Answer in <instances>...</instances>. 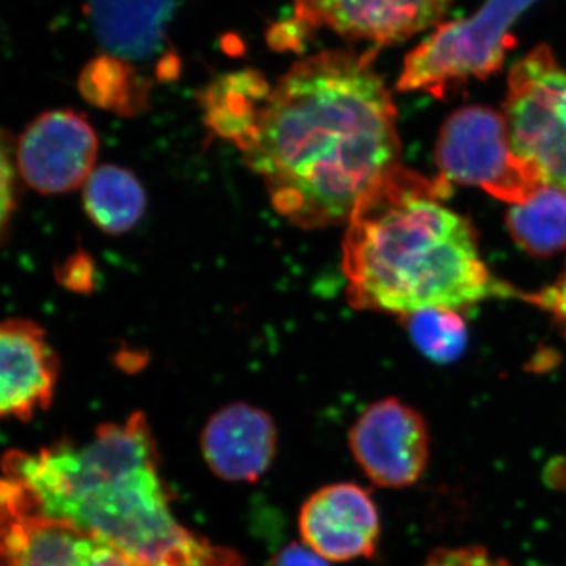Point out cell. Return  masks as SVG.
<instances>
[{
	"label": "cell",
	"mask_w": 566,
	"mask_h": 566,
	"mask_svg": "<svg viewBox=\"0 0 566 566\" xmlns=\"http://www.w3.org/2000/svg\"><path fill=\"white\" fill-rule=\"evenodd\" d=\"M270 566H329V564L311 547L292 543L283 547L281 553L271 560Z\"/></svg>",
	"instance_id": "cell-24"
},
{
	"label": "cell",
	"mask_w": 566,
	"mask_h": 566,
	"mask_svg": "<svg viewBox=\"0 0 566 566\" xmlns=\"http://www.w3.org/2000/svg\"><path fill=\"white\" fill-rule=\"evenodd\" d=\"M304 545L327 562L374 557L381 520L370 493L356 483H334L315 491L300 513Z\"/></svg>",
	"instance_id": "cell-11"
},
{
	"label": "cell",
	"mask_w": 566,
	"mask_h": 566,
	"mask_svg": "<svg viewBox=\"0 0 566 566\" xmlns=\"http://www.w3.org/2000/svg\"><path fill=\"white\" fill-rule=\"evenodd\" d=\"M403 319L417 349L433 363L450 364L463 354L468 327L453 308H424Z\"/></svg>",
	"instance_id": "cell-19"
},
{
	"label": "cell",
	"mask_w": 566,
	"mask_h": 566,
	"mask_svg": "<svg viewBox=\"0 0 566 566\" xmlns=\"http://www.w3.org/2000/svg\"><path fill=\"white\" fill-rule=\"evenodd\" d=\"M98 136L85 115L71 109L44 112L17 145L21 177L41 193L70 192L95 170Z\"/></svg>",
	"instance_id": "cell-9"
},
{
	"label": "cell",
	"mask_w": 566,
	"mask_h": 566,
	"mask_svg": "<svg viewBox=\"0 0 566 566\" xmlns=\"http://www.w3.org/2000/svg\"><path fill=\"white\" fill-rule=\"evenodd\" d=\"M436 161L447 181L475 186L512 205L531 199L547 185L513 148L504 114L485 106L461 107L447 118Z\"/></svg>",
	"instance_id": "cell-5"
},
{
	"label": "cell",
	"mask_w": 566,
	"mask_h": 566,
	"mask_svg": "<svg viewBox=\"0 0 566 566\" xmlns=\"http://www.w3.org/2000/svg\"><path fill=\"white\" fill-rule=\"evenodd\" d=\"M202 455L227 482H256L277 453V428L268 412L248 403L223 406L205 424Z\"/></svg>",
	"instance_id": "cell-13"
},
{
	"label": "cell",
	"mask_w": 566,
	"mask_h": 566,
	"mask_svg": "<svg viewBox=\"0 0 566 566\" xmlns=\"http://www.w3.org/2000/svg\"><path fill=\"white\" fill-rule=\"evenodd\" d=\"M57 279L73 292H91L95 282V266L91 256L84 252L74 253L59 268Z\"/></svg>",
	"instance_id": "cell-22"
},
{
	"label": "cell",
	"mask_w": 566,
	"mask_h": 566,
	"mask_svg": "<svg viewBox=\"0 0 566 566\" xmlns=\"http://www.w3.org/2000/svg\"><path fill=\"white\" fill-rule=\"evenodd\" d=\"M376 51L307 55L271 88L243 158L293 226L345 223L400 164L397 107L375 70Z\"/></svg>",
	"instance_id": "cell-1"
},
{
	"label": "cell",
	"mask_w": 566,
	"mask_h": 566,
	"mask_svg": "<svg viewBox=\"0 0 566 566\" xmlns=\"http://www.w3.org/2000/svg\"><path fill=\"white\" fill-rule=\"evenodd\" d=\"M506 226L513 240L536 256L566 249V189L545 185L531 199L512 205Z\"/></svg>",
	"instance_id": "cell-17"
},
{
	"label": "cell",
	"mask_w": 566,
	"mask_h": 566,
	"mask_svg": "<svg viewBox=\"0 0 566 566\" xmlns=\"http://www.w3.org/2000/svg\"><path fill=\"white\" fill-rule=\"evenodd\" d=\"M356 463L376 486L401 490L419 482L430 460L423 417L397 398L365 408L349 430Z\"/></svg>",
	"instance_id": "cell-7"
},
{
	"label": "cell",
	"mask_w": 566,
	"mask_h": 566,
	"mask_svg": "<svg viewBox=\"0 0 566 566\" xmlns=\"http://www.w3.org/2000/svg\"><path fill=\"white\" fill-rule=\"evenodd\" d=\"M504 117L517 155L547 185L566 189V66L547 44H538L510 70Z\"/></svg>",
	"instance_id": "cell-6"
},
{
	"label": "cell",
	"mask_w": 566,
	"mask_h": 566,
	"mask_svg": "<svg viewBox=\"0 0 566 566\" xmlns=\"http://www.w3.org/2000/svg\"><path fill=\"white\" fill-rule=\"evenodd\" d=\"M452 186L398 164L356 203L344 237L348 303L408 316L458 308L515 289L495 281L468 218L447 207Z\"/></svg>",
	"instance_id": "cell-3"
},
{
	"label": "cell",
	"mask_w": 566,
	"mask_h": 566,
	"mask_svg": "<svg viewBox=\"0 0 566 566\" xmlns=\"http://www.w3.org/2000/svg\"><path fill=\"white\" fill-rule=\"evenodd\" d=\"M174 0H88L93 32L107 54L145 61L163 50Z\"/></svg>",
	"instance_id": "cell-14"
},
{
	"label": "cell",
	"mask_w": 566,
	"mask_h": 566,
	"mask_svg": "<svg viewBox=\"0 0 566 566\" xmlns=\"http://www.w3.org/2000/svg\"><path fill=\"white\" fill-rule=\"evenodd\" d=\"M14 175L13 147L10 137L0 129V234L6 230L17 205Z\"/></svg>",
	"instance_id": "cell-20"
},
{
	"label": "cell",
	"mask_w": 566,
	"mask_h": 566,
	"mask_svg": "<svg viewBox=\"0 0 566 566\" xmlns=\"http://www.w3.org/2000/svg\"><path fill=\"white\" fill-rule=\"evenodd\" d=\"M455 0H293L294 21L376 50L438 28Z\"/></svg>",
	"instance_id": "cell-10"
},
{
	"label": "cell",
	"mask_w": 566,
	"mask_h": 566,
	"mask_svg": "<svg viewBox=\"0 0 566 566\" xmlns=\"http://www.w3.org/2000/svg\"><path fill=\"white\" fill-rule=\"evenodd\" d=\"M158 453L147 417L134 412L102 424L84 446L7 453L2 479L29 512L84 528L139 566H244L177 520Z\"/></svg>",
	"instance_id": "cell-2"
},
{
	"label": "cell",
	"mask_w": 566,
	"mask_h": 566,
	"mask_svg": "<svg viewBox=\"0 0 566 566\" xmlns=\"http://www.w3.org/2000/svg\"><path fill=\"white\" fill-rule=\"evenodd\" d=\"M271 85L255 70L223 74L202 93L203 122L219 139L232 142L241 153L251 144Z\"/></svg>",
	"instance_id": "cell-15"
},
{
	"label": "cell",
	"mask_w": 566,
	"mask_h": 566,
	"mask_svg": "<svg viewBox=\"0 0 566 566\" xmlns=\"http://www.w3.org/2000/svg\"><path fill=\"white\" fill-rule=\"evenodd\" d=\"M526 300L553 316L554 323L566 338V268L553 285L542 292L531 294Z\"/></svg>",
	"instance_id": "cell-23"
},
{
	"label": "cell",
	"mask_w": 566,
	"mask_h": 566,
	"mask_svg": "<svg viewBox=\"0 0 566 566\" xmlns=\"http://www.w3.org/2000/svg\"><path fill=\"white\" fill-rule=\"evenodd\" d=\"M84 207L103 232L123 234L139 223L147 196L136 175L107 164L96 167L85 181Z\"/></svg>",
	"instance_id": "cell-16"
},
{
	"label": "cell",
	"mask_w": 566,
	"mask_h": 566,
	"mask_svg": "<svg viewBox=\"0 0 566 566\" xmlns=\"http://www.w3.org/2000/svg\"><path fill=\"white\" fill-rule=\"evenodd\" d=\"M536 0H486L472 17L441 22L405 57L400 92L444 98L458 84L501 71L515 46L512 28Z\"/></svg>",
	"instance_id": "cell-4"
},
{
	"label": "cell",
	"mask_w": 566,
	"mask_h": 566,
	"mask_svg": "<svg viewBox=\"0 0 566 566\" xmlns=\"http://www.w3.org/2000/svg\"><path fill=\"white\" fill-rule=\"evenodd\" d=\"M59 378L57 354L29 319L0 323V419L28 420L50 406Z\"/></svg>",
	"instance_id": "cell-12"
},
{
	"label": "cell",
	"mask_w": 566,
	"mask_h": 566,
	"mask_svg": "<svg viewBox=\"0 0 566 566\" xmlns=\"http://www.w3.org/2000/svg\"><path fill=\"white\" fill-rule=\"evenodd\" d=\"M423 566H512L482 546L450 547L431 553Z\"/></svg>",
	"instance_id": "cell-21"
},
{
	"label": "cell",
	"mask_w": 566,
	"mask_h": 566,
	"mask_svg": "<svg viewBox=\"0 0 566 566\" xmlns=\"http://www.w3.org/2000/svg\"><path fill=\"white\" fill-rule=\"evenodd\" d=\"M0 566H139L109 543L18 504L0 476Z\"/></svg>",
	"instance_id": "cell-8"
},
{
	"label": "cell",
	"mask_w": 566,
	"mask_h": 566,
	"mask_svg": "<svg viewBox=\"0 0 566 566\" xmlns=\"http://www.w3.org/2000/svg\"><path fill=\"white\" fill-rule=\"evenodd\" d=\"M81 95L93 106L118 115L139 114L148 102L150 84L129 62L111 54L93 59L77 81Z\"/></svg>",
	"instance_id": "cell-18"
}]
</instances>
